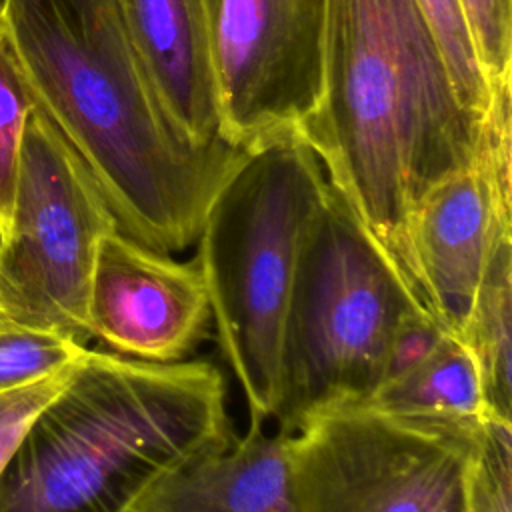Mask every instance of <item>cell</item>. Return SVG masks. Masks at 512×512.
<instances>
[{
	"mask_svg": "<svg viewBox=\"0 0 512 512\" xmlns=\"http://www.w3.org/2000/svg\"><path fill=\"white\" fill-rule=\"evenodd\" d=\"M0 18L32 108L86 164L118 230L162 254L194 244L250 152L178 128L118 0H0Z\"/></svg>",
	"mask_w": 512,
	"mask_h": 512,
	"instance_id": "obj_1",
	"label": "cell"
},
{
	"mask_svg": "<svg viewBox=\"0 0 512 512\" xmlns=\"http://www.w3.org/2000/svg\"><path fill=\"white\" fill-rule=\"evenodd\" d=\"M478 120L414 0H328L322 92L298 136L418 298L412 208L474 164Z\"/></svg>",
	"mask_w": 512,
	"mask_h": 512,
	"instance_id": "obj_2",
	"label": "cell"
},
{
	"mask_svg": "<svg viewBox=\"0 0 512 512\" xmlns=\"http://www.w3.org/2000/svg\"><path fill=\"white\" fill-rule=\"evenodd\" d=\"M232 440L212 362L86 348L0 474V512H130L164 474Z\"/></svg>",
	"mask_w": 512,
	"mask_h": 512,
	"instance_id": "obj_3",
	"label": "cell"
},
{
	"mask_svg": "<svg viewBox=\"0 0 512 512\" xmlns=\"http://www.w3.org/2000/svg\"><path fill=\"white\" fill-rule=\"evenodd\" d=\"M328 178L298 136L252 150L212 202L198 236L210 316L250 424L274 418L284 320Z\"/></svg>",
	"mask_w": 512,
	"mask_h": 512,
	"instance_id": "obj_4",
	"label": "cell"
},
{
	"mask_svg": "<svg viewBox=\"0 0 512 512\" xmlns=\"http://www.w3.org/2000/svg\"><path fill=\"white\" fill-rule=\"evenodd\" d=\"M418 310L428 308L330 186L284 320L276 428L292 434L320 410L366 400L396 326Z\"/></svg>",
	"mask_w": 512,
	"mask_h": 512,
	"instance_id": "obj_5",
	"label": "cell"
},
{
	"mask_svg": "<svg viewBox=\"0 0 512 512\" xmlns=\"http://www.w3.org/2000/svg\"><path fill=\"white\" fill-rule=\"evenodd\" d=\"M484 420L396 416L364 402L320 410L286 438L296 508L468 512Z\"/></svg>",
	"mask_w": 512,
	"mask_h": 512,
	"instance_id": "obj_6",
	"label": "cell"
},
{
	"mask_svg": "<svg viewBox=\"0 0 512 512\" xmlns=\"http://www.w3.org/2000/svg\"><path fill=\"white\" fill-rule=\"evenodd\" d=\"M116 220L80 156L32 108L8 224L0 234V322L86 346L88 288Z\"/></svg>",
	"mask_w": 512,
	"mask_h": 512,
	"instance_id": "obj_7",
	"label": "cell"
},
{
	"mask_svg": "<svg viewBox=\"0 0 512 512\" xmlns=\"http://www.w3.org/2000/svg\"><path fill=\"white\" fill-rule=\"evenodd\" d=\"M328 0H204L220 136L248 152L298 134L322 92Z\"/></svg>",
	"mask_w": 512,
	"mask_h": 512,
	"instance_id": "obj_8",
	"label": "cell"
},
{
	"mask_svg": "<svg viewBox=\"0 0 512 512\" xmlns=\"http://www.w3.org/2000/svg\"><path fill=\"white\" fill-rule=\"evenodd\" d=\"M92 340L144 362L186 360L212 322L196 262H178L110 232L96 254L88 288Z\"/></svg>",
	"mask_w": 512,
	"mask_h": 512,
	"instance_id": "obj_9",
	"label": "cell"
},
{
	"mask_svg": "<svg viewBox=\"0 0 512 512\" xmlns=\"http://www.w3.org/2000/svg\"><path fill=\"white\" fill-rule=\"evenodd\" d=\"M512 188L474 162L432 184L414 204L408 238L424 306L458 336L486 264L512 236Z\"/></svg>",
	"mask_w": 512,
	"mask_h": 512,
	"instance_id": "obj_10",
	"label": "cell"
},
{
	"mask_svg": "<svg viewBox=\"0 0 512 512\" xmlns=\"http://www.w3.org/2000/svg\"><path fill=\"white\" fill-rule=\"evenodd\" d=\"M170 116L194 144L220 140L212 36L204 0H118Z\"/></svg>",
	"mask_w": 512,
	"mask_h": 512,
	"instance_id": "obj_11",
	"label": "cell"
},
{
	"mask_svg": "<svg viewBox=\"0 0 512 512\" xmlns=\"http://www.w3.org/2000/svg\"><path fill=\"white\" fill-rule=\"evenodd\" d=\"M286 438L280 428L248 424L226 450L164 474L130 512H298Z\"/></svg>",
	"mask_w": 512,
	"mask_h": 512,
	"instance_id": "obj_12",
	"label": "cell"
},
{
	"mask_svg": "<svg viewBox=\"0 0 512 512\" xmlns=\"http://www.w3.org/2000/svg\"><path fill=\"white\" fill-rule=\"evenodd\" d=\"M362 402L380 412L412 418L482 422L488 416L474 358L450 332L426 358L378 384Z\"/></svg>",
	"mask_w": 512,
	"mask_h": 512,
	"instance_id": "obj_13",
	"label": "cell"
},
{
	"mask_svg": "<svg viewBox=\"0 0 512 512\" xmlns=\"http://www.w3.org/2000/svg\"><path fill=\"white\" fill-rule=\"evenodd\" d=\"M458 338L478 368L488 414L512 422V236L492 252Z\"/></svg>",
	"mask_w": 512,
	"mask_h": 512,
	"instance_id": "obj_14",
	"label": "cell"
},
{
	"mask_svg": "<svg viewBox=\"0 0 512 512\" xmlns=\"http://www.w3.org/2000/svg\"><path fill=\"white\" fill-rule=\"evenodd\" d=\"M444 56L464 108L480 118L488 88L482 78L460 0H414Z\"/></svg>",
	"mask_w": 512,
	"mask_h": 512,
	"instance_id": "obj_15",
	"label": "cell"
},
{
	"mask_svg": "<svg viewBox=\"0 0 512 512\" xmlns=\"http://www.w3.org/2000/svg\"><path fill=\"white\" fill-rule=\"evenodd\" d=\"M86 348L56 334L0 322V392L74 364Z\"/></svg>",
	"mask_w": 512,
	"mask_h": 512,
	"instance_id": "obj_16",
	"label": "cell"
},
{
	"mask_svg": "<svg viewBox=\"0 0 512 512\" xmlns=\"http://www.w3.org/2000/svg\"><path fill=\"white\" fill-rule=\"evenodd\" d=\"M30 112L32 100L0 18V234L8 224L12 208L22 134Z\"/></svg>",
	"mask_w": 512,
	"mask_h": 512,
	"instance_id": "obj_17",
	"label": "cell"
},
{
	"mask_svg": "<svg viewBox=\"0 0 512 512\" xmlns=\"http://www.w3.org/2000/svg\"><path fill=\"white\" fill-rule=\"evenodd\" d=\"M468 512H512V422L486 416L478 440Z\"/></svg>",
	"mask_w": 512,
	"mask_h": 512,
	"instance_id": "obj_18",
	"label": "cell"
},
{
	"mask_svg": "<svg viewBox=\"0 0 512 512\" xmlns=\"http://www.w3.org/2000/svg\"><path fill=\"white\" fill-rule=\"evenodd\" d=\"M486 88L512 78V0H460Z\"/></svg>",
	"mask_w": 512,
	"mask_h": 512,
	"instance_id": "obj_19",
	"label": "cell"
},
{
	"mask_svg": "<svg viewBox=\"0 0 512 512\" xmlns=\"http://www.w3.org/2000/svg\"><path fill=\"white\" fill-rule=\"evenodd\" d=\"M76 362L30 384L0 392V474L14 456L34 418L68 384Z\"/></svg>",
	"mask_w": 512,
	"mask_h": 512,
	"instance_id": "obj_20",
	"label": "cell"
},
{
	"mask_svg": "<svg viewBox=\"0 0 512 512\" xmlns=\"http://www.w3.org/2000/svg\"><path fill=\"white\" fill-rule=\"evenodd\" d=\"M446 332L448 330H444L442 324L428 310L408 314L396 326L390 338L380 384L402 374L404 370L412 368L416 362L426 358L438 346Z\"/></svg>",
	"mask_w": 512,
	"mask_h": 512,
	"instance_id": "obj_21",
	"label": "cell"
}]
</instances>
